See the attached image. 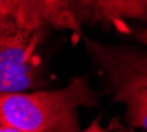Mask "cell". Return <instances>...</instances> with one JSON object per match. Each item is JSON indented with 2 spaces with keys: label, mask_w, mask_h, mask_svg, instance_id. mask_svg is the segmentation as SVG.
<instances>
[{
  "label": "cell",
  "mask_w": 147,
  "mask_h": 132,
  "mask_svg": "<svg viewBox=\"0 0 147 132\" xmlns=\"http://www.w3.org/2000/svg\"><path fill=\"white\" fill-rule=\"evenodd\" d=\"M49 27L72 31L80 37L84 34L69 0H0V42Z\"/></svg>",
  "instance_id": "cell-3"
},
{
  "label": "cell",
  "mask_w": 147,
  "mask_h": 132,
  "mask_svg": "<svg viewBox=\"0 0 147 132\" xmlns=\"http://www.w3.org/2000/svg\"><path fill=\"white\" fill-rule=\"evenodd\" d=\"M98 103L89 78L78 75L57 90L0 94V120L21 132H81L78 109Z\"/></svg>",
  "instance_id": "cell-1"
},
{
  "label": "cell",
  "mask_w": 147,
  "mask_h": 132,
  "mask_svg": "<svg viewBox=\"0 0 147 132\" xmlns=\"http://www.w3.org/2000/svg\"><path fill=\"white\" fill-rule=\"evenodd\" d=\"M81 38L105 90L125 106V122L147 131V50L105 44L85 34Z\"/></svg>",
  "instance_id": "cell-2"
},
{
  "label": "cell",
  "mask_w": 147,
  "mask_h": 132,
  "mask_svg": "<svg viewBox=\"0 0 147 132\" xmlns=\"http://www.w3.org/2000/svg\"><path fill=\"white\" fill-rule=\"evenodd\" d=\"M130 32L140 41L143 45L147 46V28H138V29H130Z\"/></svg>",
  "instance_id": "cell-6"
},
{
  "label": "cell",
  "mask_w": 147,
  "mask_h": 132,
  "mask_svg": "<svg viewBox=\"0 0 147 132\" xmlns=\"http://www.w3.org/2000/svg\"><path fill=\"white\" fill-rule=\"evenodd\" d=\"M42 32L24 33L0 42V94L25 92L41 85V60L36 53Z\"/></svg>",
  "instance_id": "cell-4"
},
{
  "label": "cell",
  "mask_w": 147,
  "mask_h": 132,
  "mask_svg": "<svg viewBox=\"0 0 147 132\" xmlns=\"http://www.w3.org/2000/svg\"><path fill=\"white\" fill-rule=\"evenodd\" d=\"M0 132H21V131L13 128V127H11V125L4 124V123L0 120Z\"/></svg>",
  "instance_id": "cell-8"
},
{
  "label": "cell",
  "mask_w": 147,
  "mask_h": 132,
  "mask_svg": "<svg viewBox=\"0 0 147 132\" xmlns=\"http://www.w3.org/2000/svg\"><path fill=\"white\" fill-rule=\"evenodd\" d=\"M81 132H106V129H103L102 127H101V124H99V119H96L88 128L84 129V131H81Z\"/></svg>",
  "instance_id": "cell-7"
},
{
  "label": "cell",
  "mask_w": 147,
  "mask_h": 132,
  "mask_svg": "<svg viewBox=\"0 0 147 132\" xmlns=\"http://www.w3.org/2000/svg\"><path fill=\"white\" fill-rule=\"evenodd\" d=\"M114 132H135V131H133V129H122V128H118V129H115Z\"/></svg>",
  "instance_id": "cell-9"
},
{
  "label": "cell",
  "mask_w": 147,
  "mask_h": 132,
  "mask_svg": "<svg viewBox=\"0 0 147 132\" xmlns=\"http://www.w3.org/2000/svg\"><path fill=\"white\" fill-rule=\"evenodd\" d=\"M74 20L82 25H114L121 29L126 20L147 23V0H69Z\"/></svg>",
  "instance_id": "cell-5"
}]
</instances>
